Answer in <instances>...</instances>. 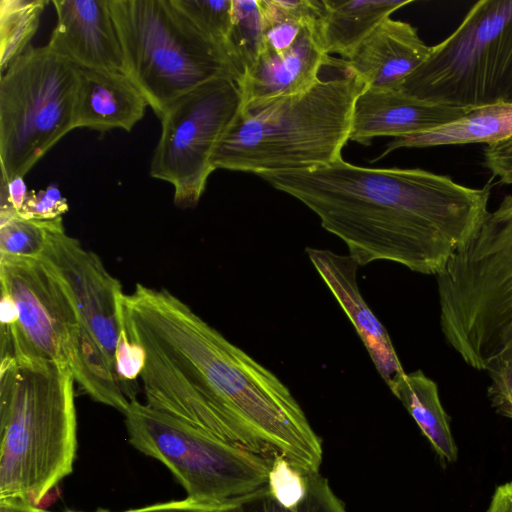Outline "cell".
Returning <instances> with one entry per match:
<instances>
[{"label": "cell", "instance_id": "obj_1", "mask_svg": "<svg viewBox=\"0 0 512 512\" xmlns=\"http://www.w3.org/2000/svg\"><path fill=\"white\" fill-rule=\"evenodd\" d=\"M260 177L313 211L359 266L385 260L437 276L490 212L489 184L469 187L420 168H369L342 158Z\"/></svg>", "mask_w": 512, "mask_h": 512}, {"label": "cell", "instance_id": "obj_2", "mask_svg": "<svg viewBox=\"0 0 512 512\" xmlns=\"http://www.w3.org/2000/svg\"><path fill=\"white\" fill-rule=\"evenodd\" d=\"M75 380L67 364L1 357L0 500L39 506L73 471Z\"/></svg>", "mask_w": 512, "mask_h": 512}, {"label": "cell", "instance_id": "obj_3", "mask_svg": "<svg viewBox=\"0 0 512 512\" xmlns=\"http://www.w3.org/2000/svg\"><path fill=\"white\" fill-rule=\"evenodd\" d=\"M355 75L319 79L303 93L242 107L220 139L214 169L254 173L308 170L342 159L357 97Z\"/></svg>", "mask_w": 512, "mask_h": 512}, {"label": "cell", "instance_id": "obj_4", "mask_svg": "<svg viewBox=\"0 0 512 512\" xmlns=\"http://www.w3.org/2000/svg\"><path fill=\"white\" fill-rule=\"evenodd\" d=\"M125 74L160 118L183 95L219 78L241 79L224 48L173 0H109Z\"/></svg>", "mask_w": 512, "mask_h": 512}, {"label": "cell", "instance_id": "obj_5", "mask_svg": "<svg viewBox=\"0 0 512 512\" xmlns=\"http://www.w3.org/2000/svg\"><path fill=\"white\" fill-rule=\"evenodd\" d=\"M401 89L467 109L507 101L512 94V0L474 3L455 30L431 46Z\"/></svg>", "mask_w": 512, "mask_h": 512}, {"label": "cell", "instance_id": "obj_6", "mask_svg": "<svg viewBox=\"0 0 512 512\" xmlns=\"http://www.w3.org/2000/svg\"><path fill=\"white\" fill-rule=\"evenodd\" d=\"M124 416L129 443L164 464L188 499L224 504L267 486L273 459L222 441L137 399Z\"/></svg>", "mask_w": 512, "mask_h": 512}, {"label": "cell", "instance_id": "obj_7", "mask_svg": "<svg viewBox=\"0 0 512 512\" xmlns=\"http://www.w3.org/2000/svg\"><path fill=\"white\" fill-rule=\"evenodd\" d=\"M78 67L47 45L30 46L1 73V180L24 177L75 129Z\"/></svg>", "mask_w": 512, "mask_h": 512}, {"label": "cell", "instance_id": "obj_8", "mask_svg": "<svg viewBox=\"0 0 512 512\" xmlns=\"http://www.w3.org/2000/svg\"><path fill=\"white\" fill-rule=\"evenodd\" d=\"M242 107L238 80L219 78L183 95L160 117L161 134L150 176L173 186L176 206L198 204L215 170V149Z\"/></svg>", "mask_w": 512, "mask_h": 512}, {"label": "cell", "instance_id": "obj_9", "mask_svg": "<svg viewBox=\"0 0 512 512\" xmlns=\"http://www.w3.org/2000/svg\"><path fill=\"white\" fill-rule=\"evenodd\" d=\"M0 281L17 309L16 322L1 327V357L67 364L82 320L54 269L41 257L0 256Z\"/></svg>", "mask_w": 512, "mask_h": 512}, {"label": "cell", "instance_id": "obj_10", "mask_svg": "<svg viewBox=\"0 0 512 512\" xmlns=\"http://www.w3.org/2000/svg\"><path fill=\"white\" fill-rule=\"evenodd\" d=\"M66 286L82 322L116 367L115 351L123 327L120 281L101 258L69 236L59 218L40 256Z\"/></svg>", "mask_w": 512, "mask_h": 512}, {"label": "cell", "instance_id": "obj_11", "mask_svg": "<svg viewBox=\"0 0 512 512\" xmlns=\"http://www.w3.org/2000/svg\"><path fill=\"white\" fill-rule=\"evenodd\" d=\"M57 22L47 46L81 69L125 73L109 0H53Z\"/></svg>", "mask_w": 512, "mask_h": 512}, {"label": "cell", "instance_id": "obj_12", "mask_svg": "<svg viewBox=\"0 0 512 512\" xmlns=\"http://www.w3.org/2000/svg\"><path fill=\"white\" fill-rule=\"evenodd\" d=\"M331 61L321 43L319 20L306 23L296 40L282 50L263 48L239 81L243 107L294 96L310 89Z\"/></svg>", "mask_w": 512, "mask_h": 512}, {"label": "cell", "instance_id": "obj_13", "mask_svg": "<svg viewBox=\"0 0 512 512\" xmlns=\"http://www.w3.org/2000/svg\"><path fill=\"white\" fill-rule=\"evenodd\" d=\"M470 110L422 100L402 89L365 88L354 104L349 140L369 145L377 137H406L452 122Z\"/></svg>", "mask_w": 512, "mask_h": 512}, {"label": "cell", "instance_id": "obj_14", "mask_svg": "<svg viewBox=\"0 0 512 512\" xmlns=\"http://www.w3.org/2000/svg\"><path fill=\"white\" fill-rule=\"evenodd\" d=\"M321 279L341 306L367 349L378 373L389 386L404 369L391 338L361 295L357 284L359 264L349 255L307 248Z\"/></svg>", "mask_w": 512, "mask_h": 512}, {"label": "cell", "instance_id": "obj_15", "mask_svg": "<svg viewBox=\"0 0 512 512\" xmlns=\"http://www.w3.org/2000/svg\"><path fill=\"white\" fill-rule=\"evenodd\" d=\"M431 51L417 29L391 17L382 21L339 66L374 90L401 89Z\"/></svg>", "mask_w": 512, "mask_h": 512}, {"label": "cell", "instance_id": "obj_16", "mask_svg": "<svg viewBox=\"0 0 512 512\" xmlns=\"http://www.w3.org/2000/svg\"><path fill=\"white\" fill-rule=\"evenodd\" d=\"M147 107L145 97L125 73L78 69L75 129L131 131Z\"/></svg>", "mask_w": 512, "mask_h": 512}, {"label": "cell", "instance_id": "obj_17", "mask_svg": "<svg viewBox=\"0 0 512 512\" xmlns=\"http://www.w3.org/2000/svg\"><path fill=\"white\" fill-rule=\"evenodd\" d=\"M319 34L325 52L348 59L386 18L412 0H322Z\"/></svg>", "mask_w": 512, "mask_h": 512}, {"label": "cell", "instance_id": "obj_18", "mask_svg": "<svg viewBox=\"0 0 512 512\" xmlns=\"http://www.w3.org/2000/svg\"><path fill=\"white\" fill-rule=\"evenodd\" d=\"M512 136V102H499L471 109L464 116L432 130L395 138L380 158L402 148L491 144Z\"/></svg>", "mask_w": 512, "mask_h": 512}, {"label": "cell", "instance_id": "obj_19", "mask_svg": "<svg viewBox=\"0 0 512 512\" xmlns=\"http://www.w3.org/2000/svg\"><path fill=\"white\" fill-rule=\"evenodd\" d=\"M438 456L455 462L458 452L437 384L421 370L400 374L389 386Z\"/></svg>", "mask_w": 512, "mask_h": 512}, {"label": "cell", "instance_id": "obj_20", "mask_svg": "<svg viewBox=\"0 0 512 512\" xmlns=\"http://www.w3.org/2000/svg\"><path fill=\"white\" fill-rule=\"evenodd\" d=\"M47 4L45 0L0 1L1 73L30 47Z\"/></svg>", "mask_w": 512, "mask_h": 512}, {"label": "cell", "instance_id": "obj_21", "mask_svg": "<svg viewBox=\"0 0 512 512\" xmlns=\"http://www.w3.org/2000/svg\"><path fill=\"white\" fill-rule=\"evenodd\" d=\"M263 48V23L258 0H233L227 53L241 74L248 71Z\"/></svg>", "mask_w": 512, "mask_h": 512}, {"label": "cell", "instance_id": "obj_22", "mask_svg": "<svg viewBox=\"0 0 512 512\" xmlns=\"http://www.w3.org/2000/svg\"><path fill=\"white\" fill-rule=\"evenodd\" d=\"M58 219H25L13 207L0 205V256L39 258Z\"/></svg>", "mask_w": 512, "mask_h": 512}, {"label": "cell", "instance_id": "obj_23", "mask_svg": "<svg viewBox=\"0 0 512 512\" xmlns=\"http://www.w3.org/2000/svg\"><path fill=\"white\" fill-rule=\"evenodd\" d=\"M305 475L307 493L297 507L280 505L265 486L241 498L233 512H347L326 478L319 472Z\"/></svg>", "mask_w": 512, "mask_h": 512}, {"label": "cell", "instance_id": "obj_24", "mask_svg": "<svg viewBox=\"0 0 512 512\" xmlns=\"http://www.w3.org/2000/svg\"><path fill=\"white\" fill-rule=\"evenodd\" d=\"M173 1L204 35L227 52V42L232 26L233 0Z\"/></svg>", "mask_w": 512, "mask_h": 512}, {"label": "cell", "instance_id": "obj_25", "mask_svg": "<svg viewBox=\"0 0 512 512\" xmlns=\"http://www.w3.org/2000/svg\"><path fill=\"white\" fill-rule=\"evenodd\" d=\"M267 487L280 505L294 508L306 496V475L297 470L285 457L276 456L269 471Z\"/></svg>", "mask_w": 512, "mask_h": 512}, {"label": "cell", "instance_id": "obj_26", "mask_svg": "<svg viewBox=\"0 0 512 512\" xmlns=\"http://www.w3.org/2000/svg\"><path fill=\"white\" fill-rule=\"evenodd\" d=\"M263 22L289 20L300 23L319 20L322 0H258Z\"/></svg>", "mask_w": 512, "mask_h": 512}, {"label": "cell", "instance_id": "obj_27", "mask_svg": "<svg viewBox=\"0 0 512 512\" xmlns=\"http://www.w3.org/2000/svg\"><path fill=\"white\" fill-rule=\"evenodd\" d=\"M491 381L487 396L495 411L512 419V352L506 354L486 369Z\"/></svg>", "mask_w": 512, "mask_h": 512}, {"label": "cell", "instance_id": "obj_28", "mask_svg": "<svg viewBox=\"0 0 512 512\" xmlns=\"http://www.w3.org/2000/svg\"><path fill=\"white\" fill-rule=\"evenodd\" d=\"M68 209L66 198L53 183L37 192L29 191L22 209L17 213L25 219L46 221L62 217Z\"/></svg>", "mask_w": 512, "mask_h": 512}, {"label": "cell", "instance_id": "obj_29", "mask_svg": "<svg viewBox=\"0 0 512 512\" xmlns=\"http://www.w3.org/2000/svg\"><path fill=\"white\" fill-rule=\"evenodd\" d=\"M145 360L146 355L144 349L138 343L128 339L123 323L115 351V364L121 380L134 391V387L128 383L140 377L145 365Z\"/></svg>", "mask_w": 512, "mask_h": 512}, {"label": "cell", "instance_id": "obj_30", "mask_svg": "<svg viewBox=\"0 0 512 512\" xmlns=\"http://www.w3.org/2000/svg\"><path fill=\"white\" fill-rule=\"evenodd\" d=\"M482 165L499 183L512 185V136L485 145Z\"/></svg>", "mask_w": 512, "mask_h": 512}, {"label": "cell", "instance_id": "obj_31", "mask_svg": "<svg viewBox=\"0 0 512 512\" xmlns=\"http://www.w3.org/2000/svg\"><path fill=\"white\" fill-rule=\"evenodd\" d=\"M240 499L224 504H205L186 498L184 500L156 503L120 512H233ZM95 512L113 511L100 509Z\"/></svg>", "mask_w": 512, "mask_h": 512}, {"label": "cell", "instance_id": "obj_32", "mask_svg": "<svg viewBox=\"0 0 512 512\" xmlns=\"http://www.w3.org/2000/svg\"><path fill=\"white\" fill-rule=\"evenodd\" d=\"M29 194L24 177H14L7 181L1 180V205H9L19 212Z\"/></svg>", "mask_w": 512, "mask_h": 512}, {"label": "cell", "instance_id": "obj_33", "mask_svg": "<svg viewBox=\"0 0 512 512\" xmlns=\"http://www.w3.org/2000/svg\"><path fill=\"white\" fill-rule=\"evenodd\" d=\"M487 512H512V482L495 489Z\"/></svg>", "mask_w": 512, "mask_h": 512}, {"label": "cell", "instance_id": "obj_34", "mask_svg": "<svg viewBox=\"0 0 512 512\" xmlns=\"http://www.w3.org/2000/svg\"><path fill=\"white\" fill-rule=\"evenodd\" d=\"M0 512H49L23 500H0Z\"/></svg>", "mask_w": 512, "mask_h": 512}, {"label": "cell", "instance_id": "obj_35", "mask_svg": "<svg viewBox=\"0 0 512 512\" xmlns=\"http://www.w3.org/2000/svg\"><path fill=\"white\" fill-rule=\"evenodd\" d=\"M507 101L508 102H512V94H511V96L509 97V99Z\"/></svg>", "mask_w": 512, "mask_h": 512}, {"label": "cell", "instance_id": "obj_36", "mask_svg": "<svg viewBox=\"0 0 512 512\" xmlns=\"http://www.w3.org/2000/svg\"><path fill=\"white\" fill-rule=\"evenodd\" d=\"M50 512V511H49ZM65 512H75V511H65Z\"/></svg>", "mask_w": 512, "mask_h": 512}]
</instances>
